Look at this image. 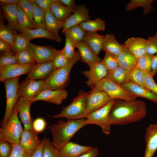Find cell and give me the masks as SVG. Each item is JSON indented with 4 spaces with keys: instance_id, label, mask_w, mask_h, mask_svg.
I'll use <instances>...</instances> for the list:
<instances>
[{
    "instance_id": "6da1fadb",
    "label": "cell",
    "mask_w": 157,
    "mask_h": 157,
    "mask_svg": "<svg viewBox=\"0 0 157 157\" xmlns=\"http://www.w3.org/2000/svg\"><path fill=\"white\" fill-rule=\"evenodd\" d=\"M146 113L142 101L115 99L110 111L109 119L111 125H125L141 120Z\"/></svg>"
},
{
    "instance_id": "7a4b0ae2",
    "label": "cell",
    "mask_w": 157,
    "mask_h": 157,
    "mask_svg": "<svg viewBox=\"0 0 157 157\" xmlns=\"http://www.w3.org/2000/svg\"><path fill=\"white\" fill-rule=\"evenodd\" d=\"M88 125L86 118L69 120L66 122L59 120L48 128L52 135L51 144L56 149L59 150L69 142L74 134L80 129Z\"/></svg>"
},
{
    "instance_id": "3957f363",
    "label": "cell",
    "mask_w": 157,
    "mask_h": 157,
    "mask_svg": "<svg viewBox=\"0 0 157 157\" xmlns=\"http://www.w3.org/2000/svg\"><path fill=\"white\" fill-rule=\"evenodd\" d=\"M81 60L79 52L77 50L66 65L60 68L55 69L50 76L44 80L42 91L46 90L64 89L69 81L72 68L77 62Z\"/></svg>"
},
{
    "instance_id": "277c9868",
    "label": "cell",
    "mask_w": 157,
    "mask_h": 157,
    "mask_svg": "<svg viewBox=\"0 0 157 157\" xmlns=\"http://www.w3.org/2000/svg\"><path fill=\"white\" fill-rule=\"evenodd\" d=\"M88 93L80 91L77 96L68 106L62 107V111L52 117H65L69 120H76L86 118L88 115L87 98Z\"/></svg>"
},
{
    "instance_id": "5b68a950",
    "label": "cell",
    "mask_w": 157,
    "mask_h": 157,
    "mask_svg": "<svg viewBox=\"0 0 157 157\" xmlns=\"http://www.w3.org/2000/svg\"><path fill=\"white\" fill-rule=\"evenodd\" d=\"M18 113L15 106L8 120L1 125L0 129V141H6L11 144L20 142L24 130L17 115Z\"/></svg>"
},
{
    "instance_id": "8992f818",
    "label": "cell",
    "mask_w": 157,
    "mask_h": 157,
    "mask_svg": "<svg viewBox=\"0 0 157 157\" xmlns=\"http://www.w3.org/2000/svg\"><path fill=\"white\" fill-rule=\"evenodd\" d=\"M92 88L103 90L111 99H120L131 101L137 98L127 92L120 85L106 78L101 79Z\"/></svg>"
},
{
    "instance_id": "52a82bcc",
    "label": "cell",
    "mask_w": 157,
    "mask_h": 157,
    "mask_svg": "<svg viewBox=\"0 0 157 157\" xmlns=\"http://www.w3.org/2000/svg\"><path fill=\"white\" fill-rule=\"evenodd\" d=\"M20 77L18 76L7 79L3 81L6 89V102L5 113L1 122V125L4 124L8 120L20 97L17 92Z\"/></svg>"
},
{
    "instance_id": "ba28073f",
    "label": "cell",
    "mask_w": 157,
    "mask_h": 157,
    "mask_svg": "<svg viewBox=\"0 0 157 157\" xmlns=\"http://www.w3.org/2000/svg\"><path fill=\"white\" fill-rule=\"evenodd\" d=\"M114 102V99H111L104 107L88 114L86 117L88 124L97 125L100 127L103 133L109 135L111 125L109 114Z\"/></svg>"
},
{
    "instance_id": "9c48e42d",
    "label": "cell",
    "mask_w": 157,
    "mask_h": 157,
    "mask_svg": "<svg viewBox=\"0 0 157 157\" xmlns=\"http://www.w3.org/2000/svg\"><path fill=\"white\" fill-rule=\"evenodd\" d=\"M110 99L103 90L92 88L91 90L88 92L87 96V108L88 115L104 107Z\"/></svg>"
},
{
    "instance_id": "30bf717a",
    "label": "cell",
    "mask_w": 157,
    "mask_h": 157,
    "mask_svg": "<svg viewBox=\"0 0 157 157\" xmlns=\"http://www.w3.org/2000/svg\"><path fill=\"white\" fill-rule=\"evenodd\" d=\"M44 82V80L25 79L19 83L18 93L20 97L30 100L42 91Z\"/></svg>"
},
{
    "instance_id": "8fae6325",
    "label": "cell",
    "mask_w": 157,
    "mask_h": 157,
    "mask_svg": "<svg viewBox=\"0 0 157 157\" xmlns=\"http://www.w3.org/2000/svg\"><path fill=\"white\" fill-rule=\"evenodd\" d=\"M88 65L89 69L83 71L82 73L88 78V80L85 81L87 85L92 87L104 78L108 71L101 61L92 63Z\"/></svg>"
},
{
    "instance_id": "7c38bea8",
    "label": "cell",
    "mask_w": 157,
    "mask_h": 157,
    "mask_svg": "<svg viewBox=\"0 0 157 157\" xmlns=\"http://www.w3.org/2000/svg\"><path fill=\"white\" fill-rule=\"evenodd\" d=\"M38 134L33 129L23 131L20 142L24 148L26 157H31L41 142Z\"/></svg>"
},
{
    "instance_id": "4fadbf2b",
    "label": "cell",
    "mask_w": 157,
    "mask_h": 157,
    "mask_svg": "<svg viewBox=\"0 0 157 157\" xmlns=\"http://www.w3.org/2000/svg\"><path fill=\"white\" fill-rule=\"evenodd\" d=\"M35 65L19 63L8 65L0 70V81L3 82L22 74H28Z\"/></svg>"
},
{
    "instance_id": "5bb4252c",
    "label": "cell",
    "mask_w": 157,
    "mask_h": 157,
    "mask_svg": "<svg viewBox=\"0 0 157 157\" xmlns=\"http://www.w3.org/2000/svg\"><path fill=\"white\" fill-rule=\"evenodd\" d=\"M67 91L64 89L56 90H46L41 92L38 94L30 100L33 102L42 100L56 104H61L63 101L67 99Z\"/></svg>"
},
{
    "instance_id": "9a60e30c",
    "label": "cell",
    "mask_w": 157,
    "mask_h": 157,
    "mask_svg": "<svg viewBox=\"0 0 157 157\" xmlns=\"http://www.w3.org/2000/svg\"><path fill=\"white\" fill-rule=\"evenodd\" d=\"M32 103L30 100L20 97L15 105L18 111L21 121L24 125V130L33 129V121L30 113Z\"/></svg>"
},
{
    "instance_id": "2e32d148",
    "label": "cell",
    "mask_w": 157,
    "mask_h": 157,
    "mask_svg": "<svg viewBox=\"0 0 157 157\" xmlns=\"http://www.w3.org/2000/svg\"><path fill=\"white\" fill-rule=\"evenodd\" d=\"M89 13L88 9L84 5H78L73 13L65 21L62 33L72 26L90 19Z\"/></svg>"
},
{
    "instance_id": "e0dca14e",
    "label": "cell",
    "mask_w": 157,
    "mask_h": 157,
    "mask_svg": "<svg viewBox=\"0 0 157 157\" xmlns=\"http://www.w3.org/2000/svg\"><path fill=\"white\" fill-rule=\"evenodd\" d=\"M55 69L52 61L37 63L26 79L45 80L50 76Z\"/></svg>"
},
{
    "instance_id": "ac0fdd59",
    "label": "cell",
    "mask_w": 157,
    "mask_h": 157,
    "mask_svg": "<svg viewBox=\"0 0 157 157\" xmlns=\"http://www.w3.org/2000/svg\"><path fill=\"white\" fill-rule=\"evenodd\" d=\"M146 147L144 157H153L157 149V124L147 128L144 136Z\"/></svg>"
},
{
    "instance_id": "d6986e66",
    "label": "cell",
    "mask_w": 157,
    "mask_h": 157,
    "mask_svg": "<svg viewBox=\"0 0 157 157\" xmlns=\"http://www.w3.org/2000/svg\"><path fill=\"white\" fill-rule=\"evenodd\" d=\"M4 18L6 19L8 24L6 25L9 29L13 31L20 32L17 18V5L16 4L1 5Z\"/></svg>"
},
{
    "instance_id": "ffe728a7",
    "label": "cell",
    "mask_w": 157,
    "mask_h": 157,
    "mask_svg": "<svg viewBox=\"0 0 157 157\" xmlns=\"http://www.w3.org/2000/svg\"><path fill=\"white\" fill-rule=\"evenodd\" d=\"M147 39L131 37L125 41L124 44L137 59L147 53Z\"/></svg>"
},
{
    "instance_id": "44dd1931",
    "label": "cell",
    "mask_w": 157,
    "mask_h": 157,
    "mask_svg": "<svg viewBox=\"0 0 157 157\" xmlns=\"http://www.w3.org/2000/svg\"><path fill=\"white\" fill-rule=\"evenodd\" d=\"M120 86L127 92L137 97L144 98L157 104V95L145 88L130 81L124 83Z\"/></svg>"
},
{
    "instance_id": "7402d4cb",
    "label": "cell",
    "mask_w": 157,
    "mask_h": 157,
    "mask_svg": "<svg viewBox=\"0 0 157 157\" xmlns=\"http://www.w3.org/2000/svg\"><path fill=\"white\" fill-rule=\"evenodd\" d=\"M28 47L32 51L37 63L53 61L54 48L52 47L39 46L30 42Z\"/></svg>"
},
{
    "instance_id": "603a6c76",
    "label": "cell",
    "mask_w": 157,
    "mask_h": 157,
    "mask_svg": "<svg viewBox=\"0 0 157 157\" xmlns=\"http://www.w3.org/2000/svg\"><path fill=\"white\" fill-rule=\"evenodd\" d=\"M92 148L69 142L58 150L59 157H78Z\"/></svg>"
},
{
    "instance_id": "cb8c5ba5",
    "label": "cell",
    "mask_w": 157,
    "mask_h": 157,
    "mask_svg": "<svg viewBox=\"0 0 157 157\" xmlns=\"http://www.w3.org/2000/svg\"><path fill=\"white\" fill-rule=\"evenodd\" d=\"M65 22L60 21L57 18L51 10L46 12L45 16L46 28L53 35L58 42L61 41V38L58 34V31L60 28H63Z\"/></svg>"
},
{
    "instance_id": "d4e9b609",
    "label": "cell",
    "mask_w": 157,
    "mask_h": 157,
    "mask_svg": "<svg viewBox=\"0 0 157 157\" xmlns=\"http://www.w3.org/2000/svg\"><path fill=\"white\" fill-rule=\"evenodd\" d=\"M122 47L121 52L117 56L119 66L129 73L135 66L137 59L124 44H122Z\"/></svg>"
},
{
    "instance_id": "484cf974",
    "label": "cell",
    "mask_w": 157,
    "mask_h": 157,
    "mask_svg": "<svg viewBox=\"0 0 157 157\" xmlns=\"http://www.w3.org/2000/svg\"><path fill=\"white\" fill-rule=\"evenodd\" d=\"M76 48L79 52L81 61L88 65L101 61V58L83 40L77 43Z\"/></svg>"
},
{
    "instance_id": "4316f807",
    "label": "cell",
    "mask_w": 157,
    "mask_h": 157,
    "mask_svg": "<svg viewBox=\"0 0 157 157\" xmlns=\"http://www.w3.org/2000/svg\"><path fill=\"white\" fill-rule=\"evenodd\" d=\"M122 47V44L119 43L113 34H106L104 35L102 51L117 56L121 52Z\"/></svg>"
},
{
    "instance_id": "83f0119b",
    "label": "cell",
    "mask_w": 157,
    "mask_h": 157,
    "mask_svg": "<svg viewBox=\"0 0 157 157\" xmlns=\"http://www.w3.org/2000/svg\"><path fill=\"white\" fill-rule=\"evenodd\" d=\"M19 33L29 41L35 38H43L53 40L57 42L55 36L46 28H39L32 29L24 28L22 29Z\"/></svg>"
},
{
    "instance_id": "f1b7e54d",
    "label": "cell",
    "mask_w": 157,
    "mask_h": 157,
    "mask_svg": "<svg viewBox=\"0 0 157 157\" xmlns=\"http://www.w3.org/2000/svg\"><path fill=\"white\" fill-rule=\"evenodd\" d=\"M103 36L97 33L86 31L83 40L98 55L102 49Z\"/></svg>"
},
{
    "instance_id": "f546056e",
    "label": "cell",
    "mask_w": 157,
    "mask_h": 157,
    "mask_svg": "<svg viewBox=\"0 0 157 157\" xmlns=\"http://www.w3.org/2000/svg\"><path fill=\"white\" fill-rule=\"evenodd\" d=\"M51 10L56 18L62 21H65L75 10L63 6L59 0H53Z\"/></svg>"
},
{
    "instance_id": "4dcf8cb0",
    "label": "cell",
    "mask_w": 157,
    "mask_h": 157,
    "mask_svg": "<svg viewBox=\"0 0 157 157\" xmlns=\"http://www.w3.org/2000/svg\"><path fill=\"white\" fill-rule=\"evenodd\" d=\"M129 73L125 69L118 66L113 70L108 71L104 78L109 79L120 86L129 81Z\"/></svg>"
},
{
    "instance_id": "1f68e13d",
    "label": "cell",
    "mask_w": 157,
    "mask_h": 157,
    "mask_svg": "<svg viewBox=\"0 0 157 157\" xmlns=\"http://www.w3.org/2000/svg\"><path fill=\"white\" fill-rule=\"evenodd\" d=\"M154 0H131L126 6L125 10L126 11L135 9L141 7L143 9V14L146 15L154 10V8L152 5Z\"/></svg>"
},
{
    "instance_id": "d6a6232c",
    "label": "cell",
    "mask_w": 157,
    "mask_h": 157,
    "mask_svg": "<svg viewBox=\"0 0 157 157\" xmlns=\"http://www.w3.org/2000/svg\"><path fill=\"white\" fill-rule=\"evenodd\" d=\"M86 31L96 33L98 31H104L105 28V22L100 18L94 20H87L79 24Z\"/></svg>"
},
{
    "instance_id": "836d02e7",
    "label": "cell",
    "mask_w": 157,
    "mask_h": 157,
    "mask_svg": "<svg viewBox=\"0 0 157 157\" xmlns=\"http://www.w3.org/2000/svg\"><path fill=\"white\" fill-rule=\"evenodd\" d=\"M33 8V17L36 28H46L45 24V11L33 0H30Z\"/></svg>"
},
{
    "instance_id": "e575fe53",
    "label": "cell",
    "mask_w": 157,
    "mask_h": 157,
    "mask_svg": "<svg viewBox=\"0 0 157 157\" xmlns=\"http://www.w3.org/2000/svg\"><path fill=\"white\" fill-rule=\"evenodd\" d=\"M16 54L18 63L35 65L37 63L32 51L28 47L17 52Z\"/></svg>"
},
{
    "instance_id": "d590c367",
    "label": "cell",
    "mask_w": 157,
    "mask_h": 157,
    "mask_svg": "<svg viewBox=\"0 0 157 157\" xmlns=\"http://www.w3.org/2000/svg\"><path fill=\"white\" fill-rule=\"evenodd\" d=\"M2 10H0V38L8 42L12 46L14 45L15 32L8 29L5 24Z\"/></svg>"
},
{
    "instance_id": "8d00e7d4",
    "label": "cell",
    "mask_w": 157,
    "mask_h": 157,
    "mask_svg": "<svg viewBox=\"0 0 157 157\" xmlns=\"http://www.w3.org/2000/svg\"><path fill=\"white\" fill-rule=\"evenodd\" d=\"M154 55L147 53L144 55L138 58L137 59L135 67L143 72L152 75L151 61Z\"/></svg>"
},
{
    "instance_id": "74e56055",
    "label": "cell",
    "mask_w": 157,
    "mask_h": 157,
    "mask_svg": "<svg viewBox=\"0 0 157 157\" xmlns=\"http://www.w3.org/2000/svg\"><path fill=\"white\" fill-rule=\"evenodd\" d=\"M128 80L129 81L146 88L143 72L135 66L129 73Z\"/></svg>"
},
{
    "instance_id": "f35d334b",
    "label": "cell",
    "mask_w": 157,
    "mask_h": 157,
    "mask_svg": "<svg viewBox=\"0 0 157 157\" xmlns=\"http://www.w3.org/2000/svg\"><path fill=\"white\" fill-rule=\"evenodd\" d=\"M17 18L20 29L19 33L22 29L24 28L29 29L36 28L35 26L31 24L23 10L18 5Z\"/></svg>"
},
{
    "instance_id": "ab89813d",
    "label": "cell",
    "mask_w": 157,
    "mask_h": 157,
    "mask_svg": "<svg viewBox=\"0 0 157 157\" xmlns=\"http://www.w3.org/2000/svg\"><path fill=\"white\" fill-rule=\"evenodd\" d=\"M30 42L21 33L15 31L13 47L15 54L28 47Z\"/></svg>"
},
{
    "instance_id": "60d3db41",
    "label": "cell",
    "mask_w": 157,
    "mask_h": 157,
    "mask_svg": "<svg viewBox=\"0 0 157 157\" xmlns=\"http://www.w3.org/2000/svg\"><path fill=\"white\" fill-rule=\"evenodd\" d=\"M65 54L63 48L58 50L54 48L53 58L52 61L55 69H59L65 66L69 60Z\"/></svg>"
},
{
    "instance_id": "b9f144b4",
    "label": "cell",
    "mask_w": 157,
    "mask_h": 157,
    "mask_svg": "<svg viewBox=\"0 0 157 157\" xmlns=\"http://www.w3.org/2000/svg\"><path fill=\"white\" fill-rule=\"evenodd\" d=\"M85 32L79 25H77L69 28L64 33L69 35L78 43L83 40Z\"/></svg>"
},
{
    "instance_id": "7bdbcfd3",
    "label": "cell",
    "mask_w": 157,
    "mask_h": 157,
    "mask_svg": "<svg viewBox=\"0 0 157 157\" xmlns=\"http://www.w3.org/2000/svg\"><path fill=\"white\" fill-rule=\"evenodd\" d=\"M65 34V46L63 48L64 52L67 58L70 59L74 56L75 54L74 50L76 48L77 42L68 34Z\"/></svg>"
},
{
    "instance_id": "ee69618b",
    "label": "cell",
    "mask_w": 157,
    "mask_h": 157,
    "mask_svg": "<svg viewBox=\"0 0 157 157\" xmlns=\"http://www.w3.org/2000/svg\"><path fill=\"white\" fill-rule=\"evenodd\" d=\"M101 62L108 71L113 70L119 66L117 57L106 52H105V56Z\"/></svg>"
},
{
    "instance_id": "f6af8a7d",
    "label": "cell",
    "mask_w": 157,
    "mask_h": 157,
    "mask_svg": "<svg viewBox=\"0 0 157 157\" xmlns=\"http://www.w3.org/2000/svg\"><path fill=\"white\" fill-rule=\"evenodd\" d=\"M18 63L16 54L8 53H2L0 56V70L8 65Z\"/></svg>"
},
{
    "instance_id": "bcb514c9",
    "label": "cell",
    "mask_w": 157,
    "mask_h": 157,
    "mask_svg": "<svg viewBox=\"0 0 157 157\" xmlns=\"http://www.w3.org/2000/svg\"><path fill=\"white\" fill-rule=\"evenodd\" d=\"M17 4L22 8L31 24L35 26L33 17V6L30 0H18Z\"/></svg>"
},
{
    "instance_id": "7dc6e473",
    "label": "cell",
    "mask_w": 157,
    "mask_h": 157,
    "mask_svg": "<svg viewBox=\"0 0 157 157\" xmlns=\"http://www.w3.org/2000/svg\"><path fill=\"white\" fill-rule=\"evenodd\" d=\"M44 152L43 157H59L58 150L52 145L49 138L43 140Z\"/></svg>"
},
{
    "instance_id": "c3c4849f",
    "label": "cell",
    "mask_w": 157,
    "mask_h": 157,
    "mask_svg": "<svg viewBox=\"0 0 157 157\" xmlns=\"http://www.w3.org/2000/svg\"><path fill=\"white\" fill-rule=\"evenodd\" d=\"M147 53L151 55L157 53V30L152 36L148 37Z\"/></svg>"
},
{
    "instance_id": "681fc988",
    "label": "cell",
    "mask_w": 157,
    "mask_h": 157,
    "mask_svg": "<svg viewBox=\"0 0 157 157\" xmlns=\"http://www.w3.org/2000/svg\"><path fill=\"white\" fill-rule=\"evenodd\" d=\"M143 73L146 88L157 95V84L154 81L153 77L150 74Z\"/></svg>"
},
{
    "instance_id": "f907efd6",
    "label": "cell",
    "mask_w": 157,
    "mask_h": 157,
    "mask_svg": "<svg viewBox=\"0 0 157 157\" xmlns=\"http://www.w3.org/2000/svg\"><path fill=\"white\" fill-rule=\"evenodd\" d=\"M11 151L9 157H26L24 148L20 142L12 144Z\"/></svg>"
},
{
    "instance_id": "816d5d0a",
    "label": "cell",
    "mask_w": 157,
    "mask_h": 157,
    "mask_svg": "<svg viewBox=\"0 0 157 157\" xmlns=\"http://www.w3.org/2000/svg\"><path fill=\"white\" fill-rule=\"evenodd\" d=\"M12 148V144L5 141H0V157H9Z\"/></svg>"
},
{
    "instance_id": "f5cc1de1",
    "label": "cell",
    "mask_w": 157,
    "mask_h": 157,
    "mask_svg": "<svg viewBox=\"0 0 157 157\" xmlns=\"http://www.w3.org/2000/svg\"><path fill=\"white\" fill-rule=\"evenodd\" d=\"M46 122L43 118H39L33 121V129L37 133H40L44 129Z\"/></svg>"
},
{
    "instance_id": "db71d44e",
    "label": "cell",
    "mask_w": 157,
    "mask_h": 157,
    "mask_svg": "<svg viewBox=\"0 0 157 157\" xmlns=\"http://www.w3.org/2000/svg\"><path fill=\"white\" fill-rule=\"evenodd\" d=\"M0 51L4 53L15 54L12 45L8 42L0 38Z\"/></svg>"
},
{
    "instance_id": "11a10c76",
    "label": "cell",
    "mask_w": 157,
    "mask_h": 157,
    "mask_svg": "<svg viewBox=\"0 0 157 157\" xmlns=\"http://www.w3.org/2000/svg\"><path fill=\"white\" fill-rule=\"evenodd\" d=\"M41 8L45 11L51 10L53 0H33Z\"/></svg>"
},
{
    "instance_id": "9f6ffc18",
    "label": "cell",
    "mask_w": 157,
    "mask_h": 157,
    "mask_svg": "<svg viewBox=\"0 0 157 157\" xmlns=\"http://www.w3.org/2000/svg\"><path fill=\"white\" fill-rule=\"evenodd\" d=\"M99 153L98 149L97 148L93 147L78 157H97Z\"/></svg>"
},
{
    "instance_id": "6f0895ef",
    "label": "cell",
    "mask_w": 157,
    "mask_h": 157,
    "mask_svg": "<svg viewBox=\"0 0 157 157\" xmlns=\"http://www.w3.org/2000/svg\"><path fill=\"white\" fill-rule=\"evenodd\" d=\"M44 152L43 140L41 142L33 153L31 157H43Z\"/></svg>"
},
{
    "instance_id": "680465c9",
    "label": "cell",
    "mask_w": 157,
    "mask_h": 157,
    "mask_svg": "<svg viewBox=\"0 0 157 157\" xmlns=\"http://www.w3.org/2000/svg\"><path fill=\"white\" fill-rule=\"evenodd\" d=\"M151 75L154 77L157 74V53L153 57L151 64Z\"/></svg>"
},
{
    "instance_id": "91938a15",
    "label": "cell",
    "mask_w": 157,
    "mask_h": 157,
    "mask_svg": "<svg viewBox=\"0 0 157 157\" xmlns=\"http://www.w3.org/2000/svg\"><path fill=\"white\" fill-rule=\"evenodd\" d=\"M59 1L65 5L75 10L77 6L75 3V1L74 0H59Z\"/></svg>"
},
{
    "instance_id": "94428289",
    "label": "cell",
    "mask_w": 157,
    "mask_h": 157,
    "mask_svg": "<svg viewBox=\"0 0 157 157\" xmlns=\"http://www.w3.org/2000/svg\"><path fill=\"white\" fill-rule=\"evenodd\" d=\"M18 0H0L1 6L10 4H17Z\"/></svg>"
}]
</instances>
